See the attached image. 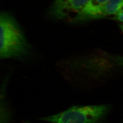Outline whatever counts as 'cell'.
Here are the masks:
<instances>
[{
	"mask_svg": "<svg viewBox=\"0 0 123 123\" xmlns=\"http://www.w3.org/2000/svg\"><path fill=\"white\" fill-rule=\"evenodd\" d=\"M0 57L1 59L25 57L31 47L17 21L12 15L1 12L0 15Z\"/></svg>",
	"mask_w": 123,
	"mask_h": 123,
	"instance_id": "1",
	"label": "cell"
},
{
	"mask_svg": "<svg viewBox=\"0 0 123 123\" xmlns=\"http://www.w3.org/2000/svg\"><path fill=\"white\" fill-rule=\"evenodd\" d=\"M109 111L106 105H74L55 114L39 118L49 123H99Z\"/></svg>",
	"mask_w": 123,
	"mask_h": 123,
	"instance_id": "2",
	"label": "cell"
},
{
	"mask_svg": "<svg viewBox=\"0 0 123 123\" xmlns=\"http://www.w3.org/2000/svg\"><path fill=\"white\" fill-rule=\"evenodd\" d=\"M90 0H54L49 14L55 19L72 22L77 18Z\"/></svg>",
	"mask_w": 123,
	"mask_h": 123,
	"instance_id": "3",
	"label": "cell"
},
{
	"mask_svg": "<svg viewBox=\"0 0 123 123\" xmlns=\"http://www.w3.org/2000/svg\"><path fill=\"white\" fill-rule=\"evenodd\" d=\"M108 0H90L87 6L72 22H84L93 20L98 10L106 3Z\"/></svg>",
	"mask_w": 123,
	"mask_h": 123,
	"instance_id": "4",
	"label": "cell"
},
{
	"mask_svg": "<svg viewBox=\"0 0 123 123\" xmlns=\"http://www.w3.org/2000/svg\"><path fill=\"white\" fill-rule=\"evenodd\" d=\"M123 6V0H108L98 10L93 20L105 18L115 15Z\"/></svg>",
	"mask_w": 123,
	"mask_h": 123,
	"instance_id": "5",
	"label": "cell"
},
{
	"mask_svg": "<svg viewBox=\"0 0 123 123\" xmlns=\"http://www.w3.org/2000/svg\"><path fill=\"white\" fill-rule=\"evenodd\" d=\"M12 118V110L6 94V82H5L1 89L0 123H11Z\"/></svg>",
	"mask_w": 123,
	"mask_h": 123,
	"instance_id": "6",
	"label": "cell"
},
{
	"mask_svg": "<svg viewBox=\"0 0 123 123\" xmlns=\"http://www.w3.org/2000/svg\"><path fill=\"white\" fill-rule=\"evenodd\" d=\"M114 19L119 21L123 22V6L114 15Z\"/></svg>",
	"mask_w": 123,
	"mask_h": 123,
	"instance_id": "7",
	"label": "cell"
},
{
	"mask_svg": "<svg viewBox=\"0 0 123 123\" xmlns=\"http://www.w3.org/2000/svg\"><path fill=\"white\" fill-rule=\"evenodd\" d=\"M112 59L116 65L123 68V57L117 56L113 57Z\"/></svg>",
	"mask_w": 123,
	"mask_h": 123,
	"instance_id": "8",
	"label": "cell"
},
{
	"mask_svg": "<svg viewBox=\"0 0 123 123\" xmlns=\"http://www.w3.org/2000/svg\"><path fill=\"white\" fill-rule=\"evenodd\" d=\"M31 123L29 121H27V120H25V121H24L23 122V123Z\"/></svg>",
	"mask_w": 123,
	"mask_h": 123,
	"instance_id": "9",
	"label": "cell"
},
{
	"mask_svg": "<svg viewBox=\"0 0 123 123\" xmlns=\"http://www.w3.org/2000/svg\"><path fill=\"white\" fill-rule=\"evenodd\" d=\"M120 27H121V30H122V31H123V24L122 25H121Z\"/></svg>",
	"mask_w": 123,
	"mask_h": 123,
	"instance_id": "10",
	"label": "cell"
}]
</instances>
